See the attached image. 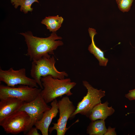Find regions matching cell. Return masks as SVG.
<instances>
[{
	"mask_svg": "<svg viewBox=\"0 0 135 135\" xmlns=\"http://www.w3.org/2000/svg\"><path fill=\"white\" fill-rule=\"evenodd\" d=\"M82 84L87 89V92L86 96L78 103L75 112L70 118L71 119L78 114L89 117L92 109L101 102V99L105 95V91L94 88L86 81H83Z\"/></svg>",
	"mask_w": 135,
	"mask_h": 135,
	"instance_id": "5",
	"label": "cell"
},
{
	"mask_svg": "<svg viewBox=\"0 0 135 135\" xmlns=\"http://www.w3.org/2000/svg\"><path fill=\"white\" fill-rule=\"evenodd\" d=\"M115 130V128H112L110 127L109 126L104 135H116Z\"/></svg>",
	"mask_w": 135,
	"mask_h": 135,
	"instance_id": "20",
	"label": "cell"
},
{
	"mask_svg": "<svg viewBox=\"0 0 135 135\" xmlns=\"http://www.w3.org/2000/svg\"><path fill=\"white\" fill-rule=\"evenodd\" d=\"M107 130L104 120H98L90 123L87 127L86 133L90 135H103Z\"/></svg>",
	"mask_w": 135,
	"mask_h": 135,
	"instance_id": "15",
	"label": "cell"
},
{
	"mask_svg": "<svg viewBox=\"0 0 135 135\" xmlns=\"http://www.w3.org/2000/svg\"><path fill=\"white\" fill-rule=\"evenodd\" d=\"M88 30L92 40L91 43L88 47V50L98 60L100 66H106L108 59L104 57V52L97 46L94 42V36L97 34L96 30L94 28H89Z\"/></svg>",
	"mask_w": 135,
	"mask_h": 135,
	"instance_id": "13",
	"label": "cell"
},
{
	"mask_svg": "<svg viewBox=\"0 0 135 135\" xmlns=\"http://www.w3.org/2000/svg\"><path fill=\"white\" fill-rule=\"evenodd\" d=\"M0 81L4 82L9 86L15 87L19 84L38 88V84L34 79L26 76V70L24 68L15 70L11 68L5 70L0 68Z\"/></svg>",
	"mask_w": 135,
	"mask_h": 135,
	"instance_id": "8",
	"label": "cell"
},
{
	"mask_svg": "<svg viewBox=\"0 0 135 135\" xmlns=\"http://www.w3.org/2000/svg\"><path fill=\"white\" fill-rule=\"evenodd\" d=\"M41 81L43 89L40 94L47 104L64 95H72L70 90L76 84L70 78L59 79L50 75L42 77Z\"/></svg>",
	"mask_w": 135,
	"mask_h": 135,
	"instance_id": "2",
	"label": "cell"
},
{
	"mask_svg": "<svg viewBox=\"0 0 135 135\" xmlns=\"http://www.w3.org/2000/svg\"><path fill=\"white\" fill-rule=\"evenodd\" d=\"M50 108L40 93L34 100L29 102L24 103L19 110L24 111L30 116L32 120L31 128L42 118L44 112Z\"/></svg>",
	"mask_w": 135,
	"mask_h": 135,
	"instance_id": "9",
	"label": "cell"
},
{
	"mask_svg": "<svg viewBox=\"0 0 135 135\" xmlns=\"http://www.w3.org/2000/svg\"><path fill=\"white\" fill-rule=\"evenodd\" d=\"M38 129L35 127H32L27 132L26 134L27 135H40L38 132Z\"/></svg>",
	"mask_w": 135,
	"mask_h": 135,
	"instance_id": "19",
	"label": "cell"
},
{
	"mask_svg": "<svg viewBox=\"0 0 135 135\" xmlns=\"http://www.w3.org/2000/svg\"><path fill=\"white\" fill-rule=\"evenodd\" d=\"M59 117L56 123H52L53 126L49 128L48 131L51 134L56 130L57 135H64L70 128H67L68 120L75 112L76 108L68 96H64L58 101Z\"/></svg>",
	"mask_w": 135,
	"mask_h": 135,
	"instance_id": "6",
	"label": "cell"
},
{
	"mask_svg": "<svg viewBox=\"0 0 135 135\" xmlns=\"http://www.w3.org/2000/svg\"><path fill=\"white\" fill-rule=\"evenodd\" d=\"M58 104L56 98L52 102L50 108L45 111L42 118L34 125L40 131L42 135H48L49 126L52 119L56 116L58 112Z\"/></svg>",
	"mask_w": 135,
	"mask_h": 135,
	"instance_id": "10",
	"label": "cell"
},
{
	"mask_svg": "<svg viewBox=\"0 0 135 135\" xmlns=\"http://www.w3.org/2000/svg\"><path fill=\"white\" fill-rule=\"evenodd\" d=\"M35 2L39 3L38 0H11V2L15 8H17L20 6V11L25 14L28 12L32 11L33 8H31V6Z\"/></svg>",
	"mask_w": 135,
	"mask_h": 135,
	"instance_id": "16",
	"label": "cell"
},
{
	"mask_svg": "<svg viewBox=\"0 0 135 135\" xmlns=\"http://www.w3.org/2000/svg\"><path fill=\"white\" fill-rule=\"evenodd\" d=\"M107 101L103 103L101 102L96 105L92 109L89 116L92 121L98 120H104L107 117L112 115L114 112L112 106H108Z\"/></svg>",
	"mask_w": 135,
	"mask_h": 135,
	"instance_id": "12",
	"label": "cell"
},
{
	"mask_svg": "<svg viewBox=\"0 0 135 135\" xmlns=\"http://www.w3.org/2000/svg\"><path fill=\"white\" fill-rule=\"evenodd\" d=\"M20 34L23 36L27 47L26 55L30 61L38 60L48 54L54 55V51L58 47L62 46L63 42L60 40L62 38L58 36L56 32H52L48 37L40 38L34 36L30 31Z\"/></svg>",
	"mask_w": 135,
	"mask_h": 135,
	"instance_id": "1",
	"label": "cell"
},
{
	"mask_svg": "<svg viewBox=\"0 0 135 135\" xmlns=\"http://www.w3.org/2000/svg\"><path fill=\"white\" fill-rule=\"evenodd\" d=\"M41 88H33L28 86L20 85L18 87L0 85V99L7 97L16 98L29 102L34 100L40 94Z\"/></svg>",
	"mask_w": 135,
	"mask_h": 135,
	"instance_id": "7",
	"label": "cell"
},
{
	"mask_svg": "<svg viewBox=\"0 0 135 135\" xmlns=\"http://www.w3.org/2000/svg\"><path fill=\"white\" fill-rule=\"evenodd\" d=\"M134 0H116L119 10L123 12H128Z\"/></svg>",
	"mask_w": 135,
	"mask_h": 135,
	"instance_id": "17",
	"label": "cell"
},
{
	"mask_svg": "<svg viewBox=\"0 0 135 135\" xmlns=\"http://www.w3.org/2000/svg\"><path fill=\"white\" fill-rule=\"evenodd\" d=\"M0 100V121L19 110L24 103L22 100L12 97H7Z\"/></svg>",
	"mask_w": 135,
	"mask_h": 135,
	"instance_id": "11",
	"label": "cell"
},
{
	"mask_svg": "<svg viewBox=\"0 0 135 135\" xmlns=\"http://www.w3.org/2000/svg\"><path fill=\"white\" fill-rule=\"evenodd\" d=\"M125 96L130 100H135V89L130 90Z\"/></svg>",
	"mask_w": 135,
	"mask_h": 135,
	"instance_id": "18",
	"label": "cell"
},
{
	"mask_svg": "<svg viewBox=\"0 0 135 135\" xmlns=\"http://www.w3.org/2000/svg\"><path fill=\"white\" fill-rule=\"evenodd\" d=\"M63 21L62 17L57 15L46 17L42 20L41 23L45 25L50 32H56L61 27Z\"/></svg>",
	"mask_w": 135,
	"mask_h": 135,
	"instance_id": "14",
	"label": "cell"
},
{
	"mask_svg": "<svg viewBox=\"0 0 135 135\" xmlns=\"http://www.w3.org/2000/svg\"><path fill=\"white\" fill-rule=\"evenodd\" d=\"M56 61L54 56L49 54L43 56L40 59L32 61L30 70V75L36 81L40 88L42 89L41 79L42 77L48 75L59 79L64 78L68 76L65 71L59 72L56 68Z\"/></svg>",
	"mask_w": 135,
	"mask_h": 135,
	"instance_id": "3",
	"label": "cell"
},
{
	"mask_svg": "<svg viewBox=\"0 0 135 135\" xmlns=\"http://www.w3.org/2000/svg\"><path fill=\"white\" fill-rule=\"evenodd\" d=\"M31 119L25 112L18 110L0 121V125L7 134H26L31 128Z\"/></svg>",
	"mask_w": 135,
	"mask_h": 135,
	"instance_id": "4",
	"label": "cell"
}]
</instances>
